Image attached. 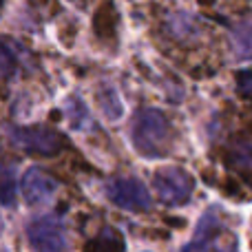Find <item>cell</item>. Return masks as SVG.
Instances as JSON below:
<instances>
[{"instance_id": "cell-1", "label": "cell", "mask_w": 252, "mask_h": 252, "mask_svg": "<svg viewBox=\"0 0 252 252\" xmlns=\"http://www.w3.org/2000/svg\"><path fill=\"white\" fill-rule=\"evenodd\" d=\"M130 142L139 155L151 157V159L164 157L173 148V126L159 109L144 106L133 115Z\"/></svg>"}, {"instance_id": "cell-2", "label": "cell", "mask_w": 252, "mask_h": 252, "mask_svg": "<svg viewBox=\"0 0 252 252\" xmlns=\"http://www.w3.org/2000/svg\"><path fill=\"white\" fill-rule=\"evenodd\" d=\"M27 239L35 252H66L69 235L58 215H40L27 223Z\"/></svg>"}, {"instance_id": "cell-3", "label": "cell", "mask_w": 252, "mask_h": 252, "mask_svg": "<svg viewBox=\"0 0 252 252\" xmlns=\"http://www.w3.org/2000/svg\"><path fill=\"white\" fill-rule=\"evenodd\" d=\"M9 139L33 155H58L64 146V137L49 126H9Z\"/></svg>"}, {"instance_id": "cell-4", "label": "cell", "mask_w": 252, "mask_h": 252, "mask_svg": "<svg viewBox=\"0 0 252 252\" xmlns=\"http://www.w3.org/2000/svg\"><path fill=\"white\" fill-rule=\"evenodd\" d=\"M153 188L168 206H182L195 190V179L179 166H164L153 173Z\"/></svg>"}, {"instance_id": "cell-5", "label": "cell", "mask_w": 252, "mask_h": 252, "mask_svg": "<svg viewBox=\"0 0 252 252\" xmlns=\"http://www.w3.org/2000/svg\"><path fill=\"white\" fill-rule=\"evenodd\" d=\"M104 195L111 204L128 213H146L151 210V192L135 177H115L104 186Z\"/></svg>"}, {"instance_id": "cell-6", "label": "cell", "mask_w": 252, "mask_h": 252, "mask_svg": "<svg viewBox=\"0 0 252 252\" xmlns=\"http://www.w3.org/2000/svg\"><path fill=\"white\" fill-rule=\"evenodd\" d=\"M58 190V182L49 173L40 170L38 166L27 170L25 179H22V195H25L27 204L38 206L49 201Z\"/></svg>"}, {"instance_id": "cell-7", "label": "cell", "mask_w": 252, "mask_h": 252, "mask_svg": "<svg viewBox=\"0 0 252 252\" xmlns=\"http://www.w3.org/2000/svg\"><path fill=\"white\" fill-rule=\"evenodd\" d=\"M219 223L215 219V210H210L206 217H201L195 239L184 246L182 252H223V241L219 244Z\"/></svg>"}, {"instance_id": "cell-8", "label": "cell", "mask_w": 252, "mask_h": 252, "mask_svg": "<svg viewBox=\"0 0 252 252\" xmlns=\"http://www.w3.org/2000/svg\"><path fill=\"white\" fill-rule=\"evenodd\" d=\"M84 252H124V237L115 228H102L87 244Z\"/></svg>"}, {"instance_id": "cell-9", "label": "cell", "mask_w": 252, "mask_h": 252, "mask_svg": "<svg viewBox=\"0 0 252 252\" xmlns=\"http://www.w3.org/2000/svg\"><path fill=\"white\" fill-rule=\"evenodd\" d=\"M18 197V182H16V166L0 161V206H13Z\"/></svg>"}, {"instance_id": "cell-10", "label": "cell", "mask_w": 252, "mask_h": 252, "mask_svg": "<svg viewBox=\"0 0 252 252\" xmlns=\"http://www.w3.org/2000/svg\"><path fill=\"white\" fill-rule=\"evenodd\" d=\"M97 102H100V109L104 111V115L109 120H118L122 118V102L118 97V91L113 87H104L97 93Z\"/></svg>"}, {"instance_id": "cell-11", "label": "cell", "mask_w": 252, "mask_h": 252, "mask_svg": "<svg viewBox=\"0 0 252 252\" xmlns=\"http://www.w3.org/2000/svg\"><path fill=\"white\" fill-rule=\"evenodd\" d=\"M235 49L241 60H252V22L239 25L235 29Z\"/></svg>"}, {"instance_id": "cell-12", "label": "cell", "mask_w": 252, "mask_h": 252, "mask_svg": "<svg viewBox=\"0 0 252 252\" xmlns=\"http://www.w3.org/2000/svg\"><path fill=\"white\" fill-rule=\"evenodd\" d=\"M18 69V56L4 40H0V84L7 82Z\"/></svg>"}, {"instance_id": "cell-13", "label": "cell", "mask_w": 252, "mask_h": 252, "mask_svg": "<svg viewBox=\"0 0 252 252\" xmlns=\"http://www.w3.org/2000/svg\"><path fill=\"white\" fill-rule=\"evenodd\" d=\"M237 82V93L246 100H252V69H244L235 75Z\"/></svg>"}, {"instance_id": "cell-14", "label": "cell", "mask_w": 252, "mask_h": 252, "mask_svg": "<svg viewBox=\"0 0 252 252\" xmlns=\"http://www.w3.org/2000/svg\"><path fill=\"white\" fill-rule=\"evenodd\" d=\"M0 252H7V250H0Z\"/></svg>"}]
</instances>
